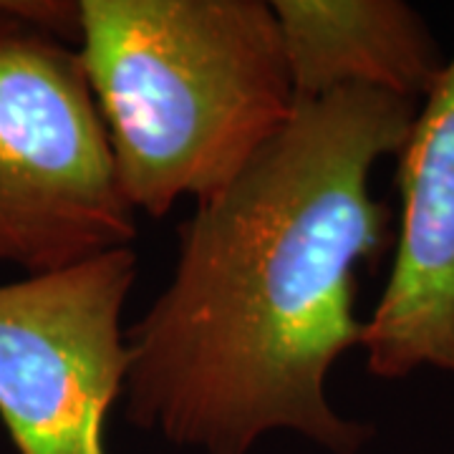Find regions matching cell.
Masks as SVG:
<instances>
[{"label": "cell", "instance_id": "obj_1", "mask_svg": "<svg viewBox=\"0 0 454 454\" xmlns=\"http://www.w3.org/2000/svg\"><path fill=\"white\" fill-rule=\"evenodd\" d=\"M419 101L351 86L291 121L177 227L169 283L127 333L124 414L205 454H250L288 429L356 454L373 429L343 419L325 379L361 346L358 273L391 243L372 172L396 157Z\"/></svg>", "mask_w": 454, "mask_h": 454}, {"label": "cell", "instance_id": "obj_2", "mask_svg": "<svg viewBox=\"0 0 454 454\" xmlns=\"http://www.w3.org/2000/svg\"><path fill=\"white\" fill-rule=\"evenodd\" d=\"M83 71L119 190L164 217L217 195L298 106L265 0H79Z\"/></svg>", "mask_w": 454, "mask_h": 454}, {"label": "cell", "instance_id": "obj_3", "mask_svg": "<svg viewBox=\"0 0 454 454\" xmlns=\"http://www.w3.org/2000/svg\"><path fill=\"white\" fill-rule=\"evenodd\" d=\"M134 238L79 49L0 0V262L43 276Z\"/></svg>", "mask_w": 454, "mask_h": 454}, {"label": "cell", "instance_id": "obj_4", "mask_svg": "<svg viewBox=\"0 0 454 454\" xmlns=\"http://www.w3.org/2000/svg\"><path fill=\"white\" fill-rule=\"evenodd\" d=\"M139 276L116 247L0 286V422L18 454H106L104 422L124 394V306Z\"/></svg>", "mask_w": 454, "mask_h": 454}, {"label": "cell", "instance_id": "obj_5", "mask_svg": "<svg viewBox=\"0 0 454 454\" xmlns=\"http://www.w3.org/2000/svg\"><path fill=\"white\" fill-rule=\"evenodd\" d=\"M399 157L402 223L389 280L364 325L376 379L454 376V56L422 98Z\"/></svg>", "mask_w": 454, "mask_h": 454}, {"label": "cell", "instance_id": "obj_6", "mask_svg": "<svg viewBox=\"0 0 454 454\" xmlns=\"http://www.w3.org/2000/svg\"><path fill=\"white\" fill-rule=\"evenodd\" d=\"M298 104L366 86L419 101L444 59L424 18L402 0H273Z\"/></svg>", "mask_w": 454, "mask_h": 454}]
</instances>
